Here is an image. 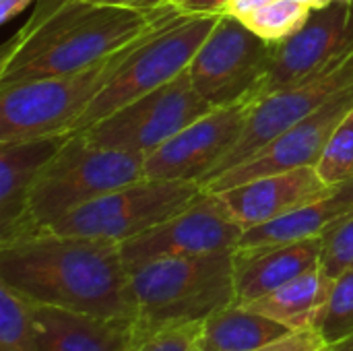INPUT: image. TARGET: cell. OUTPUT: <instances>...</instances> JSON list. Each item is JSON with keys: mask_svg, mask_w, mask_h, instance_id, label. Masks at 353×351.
<instances>
[{"mask_svg": "<svg viewBox=\"0 0 353 351\" xmlns=\"http://www.w3.org/2000/svg\"><path fill=\"white\" fill-rule=\"evenodd\" d=\"M0 283L31 304L137 321L130 271L118 242L37 230L0 244Z\"/></svg>", "mask_w": 353, "mask_h": 351, "instance_id": "cell-1", "label": "cell"}, {"mask_svg": "<svg viewBox=\"0 0 353 351\" xmlns=\"http://www.w3.org/2000/svg\"><path fill=\"white\" fill-rule=\"evenodd\" d=\"M180 8H124L95 0H37L27 23L2 46L0 85L66 74L130 43Z\"/></svg>", "mask_w": 353, "mask_h": 351, "instance_id": "cell-2", "label": "cell"}, {"mask_svg": "<svg viewBox=\"0 0 353 351\" xmlns=\"http://www.w3.org/2000/svg\"><path fill=\"white\" fill-rule=\"evenodd\" d=\"M163 23L81 70L0 85V145L74 132L87 108L118 74L134 48Z\"/></svg>", "mask_w": 353, "mask_h": 351, "instance_id": "cell-3", "label": "cell"}, {"mask_svg": "<svg viewBox=\"0 0 353 351\" xmlns=\"http://www.w3.org/2000/svg\"><path fill=\"white\" fill-rule=\"evenodd\" d=\"M141 178L145 155L97 147L83 132H70L31 186L23 236Z\"/></svg>", "mask_w": 353, "mask_h": 351, "instance_id": "cell-4", "label": "cell"}, {"mask_svg": "<svg viewBox=\"0 0 353 351\" xmlns=\"http://www.w3.org/2000/svg\"><path fill=\"white\" fill-rule=\"evenodd\" d=\"M130 283L139 325L203 323L236 304L234 250L151 261L130 271Z\"/></svg>", "mask_w": 353, "mask_h": 351, "instance_id": "cell-5", "label": "cell"}, {"mask_svg": "<svg viewBox=\"0 0 353 351\" xmlns=\"http://www.w3.org/2000/svg\"><path fill=\"white\" fill-rule=\"evenodd\" d=\"M221 14L180 12L149 33L126 58L118 74L103 87L79 120L74 132L89 128L124 103L147 95L188 70L196 50Z\"/></svg>", "mask_w": 353, "mask_h": 351, "instance_id": "cell-6", "label": "cell"}, {"mask_svg": "<svg viewBox=\"0 0 353 351\" xmlns=\"http://www.w3.org/2000/svg\"><path fill=\"white\" fill-rule=\"evenodd\" d=\"M203 190L199 182L141 178L66 213L46 230L122 244L182 211Z\"/></svg>", "mask_w": 353, "mask_h": 351, "instance_id": "cell-7", "label": "cell"}, {"mask_svg": "<svg viewBox=\"0 0 353 351\" xmlns=\"http://www.w3.org/2000/svg\"><path fill=\"white\" fill-rule=\"evenodd\" d=\"M213 108L194 89L186 70L168 85L124 103L81 132L97 147L147 157Z\"/></svg>", "mask_w": 353, "mask_h": 351, "instance_id": "cell-8", "label": "cell"}, {"mask_svg": "<svg viewBox=\"0 0 353 351\" xmlns=\"http://www.w3.org/2000/svg\"><path fill=\"white\" fill-rule=\"evenodd\" d=\"M353 85V46L329 62L325 68L314 72L312 77L281 87L273 93H267L256 103L250 120L238 139V143L230 149V153L209 172V176L201 182L205 186L213 178L221 176L223 172L244 163L248 157L259 153L267 147L273 139L283 134L288 128L296 126L298 122L312 116L321 110L331 97L339 91Z\"/></svg>", "mask_w": 353, "mask_h": 351, "instance_id": "cell-9", "label": "cell"}, {"mask_svg": "<svg viewBox=\"0 0 353 351\" xmlns=\"http://www.w3.org/2000/svg\"><path fill=\"white\" fill-rule=\"evenodd\" d=\"M271 52L273 43L250 31L244 21L221 14L196 50L188 74L211 106H228L250 93H263Z\"/></svg>", "mask_w": 353, "mask_h": 351, "instance_id": "cell-10", "label": "cell"}, {"mask_svg": "<svg viewBox=\"0 0 353 351\" xmlns=\"http://www.w3.org/2000/svg\"><path fill=\"white\" fill-rule=\"evenodd\" d=\"M244 230L215 192L203 190L188 207L120 244L128 271L159 259L201 257L236 250Z\"/></svg>", "mask_w": 353, "mask_h": 351, "instance_id": "cell-11", "label": "cell"}, {"mask_svg": "<svg viewBox=\"0 0 353 351\" xmlns=\"http://www.w3.org/2000/svg\"><path fill=\"white\" fill-rule=\"evenodd\" d=\"M263 93L217 106L145 157V178L203 182L242 137Z\"/></svg>", "mask_w": 353, "mask_h": 351, "instance_id": "cell-12", "label": "cell"}, {"mask_svg": "<svg viewBox=\"0 0 353 351\" xmlns=\"http://www.w3.org/2000/svg\"><path fill=\"white\" fill-rule=\"evenodd\" d=\"M353 46V0H333L310 12L288 39L273 43L263 93L300 83Z\"/></svg>", "mask_w": 353, "mask_h": 351, "instance_id": "cell-13", "label": "cell"}, {"mask_svg": "<svg viewBox=\"0 0 353 351\" xmlns=\"http://www.w3.org/2000/svg\"><path fill=\"white\" fill-rule=\"evenodd\" d=\"M353 108V85L339 91L331 97L321 110H316L306 120L288 128L283 134L273 139L259 153L248 157L244 163L223 172L221 176L207 182L203 188L209 192H217L223 188H232L236 184L248 182L252 178L290 172L298 168H308L319 163L331 134L337 124L345 118V114Z\"/></svg>", "mask_w": 353, "mask_h": 351, "instance_id": "cell-14", "label": "cell"}, {"mask_svg": "<svg viewBox=\"0 0 353 351\" xmlns=\"http://www.w3.org/2000/svg\"><path fill=\"white\" fill-rule=\"evenodd\" d=\"M337 186H329L314 166L269 174L217 190V199L234 221L246 232L288 215L308 203L321 201Z\"/></svg>", "mask_w": 353, "mask_h": 351, "instance_id": "cell-15", "label": "cell"}, {"mask_svg": "<svg viewBox=\"0 0 353 351\" xmlns=\"http://www.w3.org/2000/svg\"><path fill=\"white\" fill-rule=\"evenodd\" d=\"M31 319L41 351H132L137 341V321L105 319L46 304H31Z\"/></svg>", "mask_w": 353, "mask_h": 351, "instance_id": "cell-16", "label": "cell"}, {"mask_svg": "<svg viewBox=\"0 0 353 351\" xmlns=\"http://www.w3.org/2000/svg\"><path fill=\"white\" fill-rule=\"evenodd\" d=\"M323 238L300 242L236 248L234 250V281L236 304H250L279 290L292 279L321 265Z\"/></svg>", "mask_w": 353, "mask_h": 351, "instance_id": "cell-17", "label": "cell"}, {"mask_svg": "<svg viewBox=\"0 0 353 351\" xmlns=\"http://www.w3.org/2000/svg\"><path fill=\"white\" fill-rule=\"evenodd\" d=\"M66 137H39L0 145V244L23 236L31 186Z\"/></svg>", "mask_w": 353, "mask_h": 351, "instance_id": "cell-18", "label": "cell"}, {"mask_svg": "<svg viewBox=\"0 0 353 351\" xmlns=\"http://www.w3.org/2000/svg\"><path fill=\"white\" fill-rule=\"evenodd\" d=\"M331 285L333 279L319 265L265 298L244 306L285 325L290 331H319Z\"/></svg>", "mask_w": 353, "mask_h": 351, "instance_id": "cell-19", "label": "cell"}, {"mask_svg": "<svg viewBox=\"0 0 353 351\" xmlns=\"http://www.w3.org/2000/svg\"><path fill=\"white\" fill-rule=\"evenodd\" d=\"M292 333L285 325L244 306L230 304L201 325L199 348L203 351H254Z\"/></svg>", "mask_w": 353, "mask_h": 351, "instance_id": "cell-20", "label": "cell"}, {"mask_svg": "<svg viewBox=\"0 0 353 351\" xmlns=\"http://www.w3.org/2000/svg\"><path fill=\"white\" fill-rule=\"evenodd\" d=\"M0 351H41L31 304L0 283Z\"/></svg>", "mask_w": 353, "mask_h": 351, "instance_id": "cell-21", "label": "cell"}, {"mask_svg": "<svg viewBox=\"0 0 353 351\" xmlns=\"http://www.w3.org/2000/svg\"><path fill=\"white\" fill-rule=\"evenodd\" d=\"M312 8L298 0H269L248 17L240 19L244 25L269 43H279L294 35L310 17Z\"/></svg>", "mask_w": 353, "mask_h": 351, "instance_id": "cell-22", "label": "cell"}, {"mask_svg": "<svg viewBox=\"0 0 353 351\" xmlns=\"http://www.w3.org/2000/svg\"><path fill=\"white\" fill-rule=\"evenodd\" d=\"M319 335L327 348H335L353 337V267L333 279Z\"/></svg>", "mask_w": 353, "mask_h": 351, "instance_id": "cell-23", "label": "cell"}, {"mask_svg": "<svg viewBox=\"0 0 353 351\" xmlns=\"http://www.w3.org/2000/svg\"><path fill=\"white\" fill-rule=\"evenodd\" d=\"M316 172L329 186H341L353 180V108L331 134Z\"/></svg>", "mask_w": 353, "mask_h": 351, "instance_id": "cell-24", "label": "cell"}, {"mask_svg": "<svg viewBox=\"0 0 353 351\" xmlns=\"http://www.w3.org/2000/svg\"><path fill=\"white\" fill-rule=\"evenodd\" d=\"M203 323H170L143 327L137 323L132 351H192L199 345Z\"/></svg>", "mask_w": 353, "mask_h": 351, "instance_id": "cell-25", "label": "cell"}, {"mask_svg": "<svg viewBox=\"0 0 353 351\" xmlns=\"http://www.w3.org/2000/svg\"><path fill=\"white\" fill-rule=\"evenodd\" d=\"M353 267V213L337 221L323 236L321 269L331 277H339Z\"/></svg>", "mask_w": 353, "mask_h": 351, "instance_id": "cell-26", "label": "cell"}, {"mask_svg": "<svg viewBox=\"0 0 353 351\" xmlns=\"http://www.w3.org/2000/svg\"><path fill=\"white\" fill-rule=\"evenodd\" d=\"M325 348L319 331H292L254 351H321Z\"/></svg>", "mask_w": 353, "mask_h": 351, "instance_id": "cell-27", "label": "cell"}, {"mask_svg": "<svg viewBox=\"0 0 353 351\" xmlns=\"http://www.w3.org/2000/svg\"><path fill=\"white\" fill-rule=\"evenodd\" d=\"M228 0H186L182 4V12L188 14H221Z\"/></svg>", "mask_w": 353, "mask_h": 351, "instance_id": "cell-28", "label": "cell"}, {"mask_svg": "<svg viewBox=\"0 0 353 351\" xmlns=\"http://www.w3.org/2000/svg\"><path fill=\"white\" fill-rule=\"evenodd\" d=\"M269 0H228L221 14H230L236 19H244L250 12H254L256 8H261L263 4H267Z\"/></svg>", "mask_w": 353, "mask_h": 351, "instance_id": "cell-29", "label": "cell"}, {"mask_svg": "<svg viewBox=\"0 0 353 351\" xmlns=\"http://www.w3.org/2000/svg\"><path fill=\"white\" fill-rule=\"evenodd\" d=\"M95 2L112 4V6H124V8H139V10H153V8L170 4L168 0H95Z\"/></svg>", "mask_w": 353, "mask_h": 351, "instance_id": "cell-30", "label": "cell"}, {"mask_svg": "<svg viewBox=\"0 0 353 351\" xmlns=\"http://www.w3.org/2000/svg\"><path fill=\"white\" fill-rule=\"evenodd\" d=\"M33 0H0V23H8L19 12H23Z\"/></svg>", "mask_w": 353, "mask_h": 351, "instance_id": "cell-31", "label": "cell"}, {"mask_svg": "<svg viewBox=\"0 0 353 351\" xmlns=\"http://www.w3.org/2000/svg\"><path fill=\"white\" fill-rule=\"evenodd\" d=\"M298 2H302L304 6H308V8H312V10H316V8H323V6H327V4H331L333 0H298Z\"/></svg>", "mask_w": 353, "mask_h": 351, "instance_id": "cell-32", "label": "cell"}, {"mask_svg": "<svg viewBox=\"0 0 353 351\" xmlns=\"http://www.w3.org/2000/svg\"><path fill=\"white\" fill-rule=\"evenodd\" d=\"M327 351H353V337L343 341V343H339V345H335V348H329Z\"/></svg>", "mask_w": 353, "mask_h": 351, "instance_id": "cell-33", "label": "cell"}, {"mask_svg": "<svg viewBox=\"0 0 353 351\" xmlns=\"http://www.w3.org/2000/svg\"><path fill=\"white\" fill-rule=\"evenodd\" d=\"M168 2H170L172 6H176V8H182V4H184L186 0H168Z\"/></svg>", "mask_w": 353, "mask_h": 351, "instance_id": "cell-34", "label": "cell"}, {"mask_svg": "<svg viewBox=\"0 0 353 351\" xmlns=\"http://www.w3.org/2000/svg\"><path fill=\"white\" fill-rule=\"evenodd\" d=\"M192 351H203V350H201V348H199V345H196V348H194V350H192Z\"/></svg>", "mask_w": 353, "mask_h": 351, "instance_id": "cell-35", "label": "cell"}, {"mask_svg": "<svg viewBox=\"0 0 353 351\" xmlns=\"http://www.w3.org/2000/svg\"><path fill=\"white\" fill-rule=\"evenodd\" d=\"M327 350H329V348H325V350H321V351H327Z\"/></svg>", "mask_w": 353, "mask_h": 351, "instance_id": "cell-36", "label": "cell"}]
</instances>
